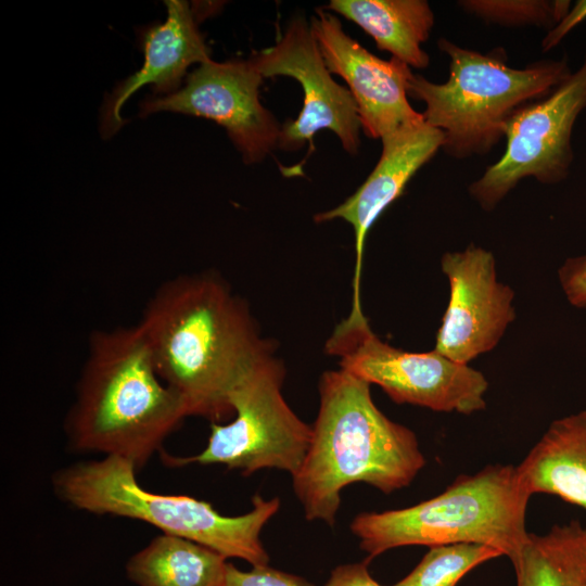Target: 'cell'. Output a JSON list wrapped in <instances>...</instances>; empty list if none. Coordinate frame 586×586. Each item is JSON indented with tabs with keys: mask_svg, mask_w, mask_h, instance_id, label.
<instances>
[{
	"mask_svg": "<svg viewBox=\"0 0 586 586\" xmlns=\"http://www.w3.org/2000/svg\"><path fill=\"white\" fill-rule=\"evenodd\" d=\"M139 327L162 380L188 416L220 423L233 416L230 396L273 357L247 305L214 273L176 277L154 293Z\"/></svg>",
	"mask_w": 586,
	"mask_h": 586,
	"instance_id": "6da1fadb",
	"label": "cell"
},
{
	"mask_svg": "<svg viewBox=\"0 0 586 586\" xmlns=\"http://www.w3.org/2000/svg\"><path fill=\"white\" fill-rule=\"evenodd\" d=\"M318 387L311 442L292 481L306 519L333 526L344 487L364 482L392 494L411 484L425 458L415 432L375 406L366 381L340 368L323 372Z\"/></svg>",
	"mask_w": 586,
	"mask_h": 586,
	"instance_id": "7a4b0ae2",
	"label": "cell"
},
{
	"mask_svg": "<svg viewBox=\"0 0 586 586\" xmlns=\"http://www.w3.org/2000/svg\"><path fill=\"white\" fill-rule=\"evenodd\" d=\"M187 417L137 324L91 334L64 423L73 451L118 457L138 472Z\"/></svg>",
	"mask_w": 586,
	"mask_h": 586,
	"instance_id": "3957f363",
	"label": "cell"
},
{
	"mask_svg": "<svg viewBox=\"0 0 586 586\" xmlns=\"http://www.w3.org/2000/svg\"><path fill=\"white\" fill-rule=\"evenodd\" d=\"M437 47L448 58V79L437 84L413 74L407 93L424 103L425 123L443 131L442 150L456 160L489 153L519 109L547 97L572 73L566 58L514 68L504 48L483 54L444 37Z\"/></svg>",
	"mask_w": 586,
	"mask_h": 586,
	"instance_id": "277c9868",
	"label": "cell"
},
{
	"mask_svg": "<svg viewBox=\"0 0 586 586\" xmlns=\"http://www.w3.org/2000/svg\"><path fill=\"white\" fill-rule=\"evenodd\" d=\"M136 474L129 461L104 456L58 470L52 486L60 499L77 509L143 521L225 558L243 559L252 566L268 564L260 532L279 510V498L266 500L255 494L251 511L228 517L204 500L150 492L138 483Z\"/></svg>",
	"mask_w": 586,
	"mask_h": 586,
	"instance_id": "5b68a950",
	"label": "cell"
},
{
	"mask_svg": "<svg viewBox=\"0 0 586 586\" xmlns=\"http://www.w3.org/2000/svg\"><path fill=\"white\" fill-rule=\"evenodd\" d=\"M530 497L517 467L489 464L472 475H459L443 493L415 506L361 512L351 531L367 561L396 547L456 543L488 545L513 561L528 535Z\"/></svg>",
	"mask_w": 586,
	"mask_h": 586,
	"instance_id": "8992f818",
	"label": "cell"
},
{
	"mask_svg": "<svg viewBox=\"0 0 586 586\" xmlns=\"http://www.w3.org/2000/svg\"><path fill=\"white\" fill-rule=\"evenodd\" d=\"M324 347L327 354L339 357L341 369L379 385L396 404L462 415L486 408L488 382L481 371L434 348L413 353L383 342L372 331L364 310H349Z\"/></svg>",
	"mask_w": 586,
	"mask_h": 586,
	"instance_id": "52a82bcc",
	"label": "cell"
},
{
	"mask_svg": "<svg viewBox=\"0 0 586 586\" xmlns=\"http://www.w3.org/2000/svg\"><path fill=\"white\" fill-rule=\"evenodd\" d=\"M284 374L275 356L257 366L230 396L231 421L212 423L206 447L194 456L163 453L165 464H224L245 476L262 469H279L294 475L310 445L313 426L284 399Z\"/></svg>",
	"mask_w": 586,
	"mask_h": 586,
	"instance_id": "ba28073f",
	"label": "cell"
},
{
	"mask_svg": "<svg viewBox=\"0 0 586 586\" xmlns=\"http://www.w3.org/2000/svg\"><path fill=\"white\" fill-rule=\"evenodd\" d=\"M586 110V56L582 65L547 97L519 109L509 119L506 149L469 187L470 196L491 212L525 178L556 184L569 176L574 160L572 133Z\"/></svg>",
	"mask_w": 586,
	"mask_h": 586,
	"instance_id": "9c48e42d",
	"label": "cell"
},
{
	"mask_svg": "<svg viewBox=\"0 0 586 586\" xmlns=\"http://www.w3.org/2000/svg\"><path fill=\"white\" fill-rule=\"evenodd\" d=\"M263 78L250 59L209 60L176 92L145 99L139 116L167 111L212 119L227 130L246 164L258 163L278 146L282 128L260 103Z\"/></svg>",
	"mask_w": 586,
	"mask_h": 586,
	"instance_id": "30bf717a",
	"label": "cell"
},
{
	"mask_svg": "<svg viewBox=\"0 0 586 586\" xmlns=\"http://www.w3.org/2000/svg\"><path fill=\"white\" fill-rule=\"evenodd\" d=\"M251 62L263 77L290 76L304 92L303 109L295 120L281 128L278 148L295 151L321 129L333 131L343 149L356 154L360 145V119L349 89L332 78L310 23L295 16L277 42L255 52Z\"/></svg>",
	"mask_w": 586,
	"mask_h": 586,
	"instance_id": "8fae6325",
	"label": "cell"
},
{
	"mask_svg": "<svg viewBox=\"0 0 586 586\" xmlns=\"http://www.w3.org/2000/svg\"><path fill=\"white\" fill-rule=\"evenodd\" d=\"M441 269L448 280L449 298L434 349L469 365L495 348L514 321V291L498 280L494 254L472 243L444 253Z\"/></svg>",
	"mask_w": 586,
	"mask_h": 586,
	"instance_id": "7c38bea8",
	"label": "cell"
},
{
	"mask_svg": "<svg viewBox=\"0 0 586 586\" xmlns=\"http://www.w3.org/2000/svg\"><path fill=\"white\" fill-rule=\"evenodd\" d=\"M310 25L328 69L348 85L368 137L382 139L424 119L408 101L413 73L407 64L395 58L379 59L345 33L336 16L322 9L316 10Z\"/></svg>",
	"mask_w": 586,
	"mask_h": 586,
	"instance_id": "4fadbf2b",
	"label": "cell"
},
{
	"mask_svg": "<svg viewBox=\"0 0 586 586\" xmlns=\"http://www.w3.org/2000/svg\"><path fill=\"white\" fill-rule=\"evenodd\" d=\"M444 139L443 131L424 119L386 135L381 139V156L365 182L342 204L315 216L316 222L343 219L354 229L356 257L351 309H362L360 282L368 231L402 195L416 173L442 149Z\"/></svg>",
	"mask_w": 586,
	"mask_h": 586,
	"instance_id": "5bb4252c",
	"label": "cell"
},
{
	"mask_svg": "<svg viewBox=\"0 0 586 586\" xmlns=\"http://www.w3.org/2000/svg\"><path fill=\"white\" fill-rule=\"evenodd\" d=\"M167 17L141 31L144 62L139 71L117 84L104 99L100 132L104 139L114 136L126 122L120 116L124 103L145 85L155 94L176 92L194 63L211 60L209 49L200 33L195 12L187 1L167 0Z\"/></svg>",
	"mask_w": 586,
	"mask_h": 586,
	"instance_id": "9a60e30c",
	"label": "cell"
},
{
	"mask_svg": "<svg viewBox=\"0 0 586 586\" xmlns=\"http://www.w3.org/2000/svg\"><path fill=\"white\" fill-rule=\"evenodd\" d=\"M517 469L531 496H558L586 511V410L552 421Z\"/></svg>",
	"mask_w": 586,
	"mask_h": 586,
	"instance_id": "2e32d148",
	"label": "cell"
},
{
	"mask_svg": "<svg viewBox=\"0 0 586 586\" xmlns=\"http://www.w3.org/2000/svg\"><path fill=\"white\" fill-rule=\"evenodd\" d=\"M328 10L357 24L375 41L409 67L425 68L429 54L422 49L435 23L425 0H332Z\"/></svg>",
	"mask_w": 586,
	"mask_h": 586,
	"instance_id": "e0dca14e",
	"label": "cell"
},
{
	"mask_svg": "<svg viewBox=\"0 0 586 586\" xmlns=\"http://www.w3.org/2000/svg\"><path fill=\"white\" fill-rule=\"evenodd\" d=\"M226 560L206 546L162 533L128 560L126 573L138 586H221Z\"/></svg>",
	"mask_w": 586,
	"mask_h": 586,
	"instance_id": "ac0fdd59",
	"label": "cell"
},
{
	"mask_svg": "<svg viewBox=\"0 0 586 586\" xmlns=\"http://www.w3.org/2000/svg\"><path fill=\"white\" fill-rule=\"evenodd\" d=\"M511 563L517 586H586V526L574 519L528 533Z\"/></svg>",
	"mask_w": 586,
	"mask_h": 586,
	"instance_id": "d6986e66",
	"label": "cell"
},
{
	"mask_svg": "<svg viewBox=\"0 0 586 586\" xmlns=\"http://www.w3.org/2000/svg\"><path fill=\"white\" fill-rule=\"evenodd\" d=\"M500 556L499 549L476 543L431 546L417 566L393 586H456L470 570Z\"/></svg>",
	"mask_w": 586,
	"mask_h": 586,
	"instance_id": "ffe728a7",
	"label": "cell"
},
{
	"mask_svg": "<svg viewBox=\"0 0 586 586\" xmlns=\"http://www.w3.org/2000/svg\"><path fill=\"white\" fill-rule=\"evenodd\" d=\"M457 5L486 24L550 30L572 7L569 0H460Z\"/></svg>",
	"mask_w": 586,
	"mask_h": 586,
	"instance_id": "44dd1931",
	"label": "cell"
},
{
	"mask_svg": "<svg viewBox=\"0 0 586 586\" xmlns=\"http://www.w3.org/2000/svg\"><path fill=\"white\" fill-rule=\"evenodd\" d=\"M221 586H314L303 577L279 571L268 565H255L242 571L233 564L226 565Z\"/></svg>",
	"mask_w": 586,
	"mask_h": 586,
	"instance_id": "7402d4cb",
	"label": "cell"
},
{
	"mask_svg": "<svg viewBox=\"0 0 586 586\" xmlns=\"http://www.w3.org/2000/svg\"><path fill=\"white\" fill-rule=\"evenodd\" d=\"M558 279L570 305L586 309V254L566 258L558 269Z\"/></svg>",
	"mask_w": 586,
	"mask_h": 586,
	"instance_id": "603a6c76",
	"label": "cell"
},
{
	"mask_svg": "<svg viewBox=\"0 0 586 586\" xmlns=\"http://www.w3.org/2000/svg\"><path fill=\"white\" fill-rule=\"evenodd\" d=\"M586 20V0H578L570 8L563 18L549 31L542 41L543 52L557 47L562 39L578 24Z\"/></svg>",
	"mask_w": 586,
	"mask_h": 586,
	"instance_id": "cb8c5ba5",
	"label": "cell"
},
{
	"mask_svg": "<svg viewBox=\"0 0 586 586\" xmlns=\"http://www.w3.org/2000/svg\"><path fill=\"white\" fill-rule=\"evenodd\" d=\"M326 586H382L369 573L366 562L336 566Z\"/></svg>",
	"mask_w": 586,
	"mask_h": 586,
	"instance_id": "d4e9b609",
	"label": "cell"
}]
</instances>
